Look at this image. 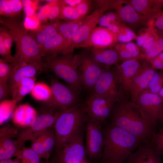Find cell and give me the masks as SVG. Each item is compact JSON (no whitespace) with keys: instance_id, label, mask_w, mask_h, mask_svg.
Returning a JSON list of instances; mask_svg holds the SVG:
<instances>
[{"instance_id":"8","label":"cell","mask_w":163,"mask_h":163,"mask_svg":"<svg viewBox=\"0 0 163 163\" xmlns=\"http://www.w3.org/2000/svg\"><path fill=\"white\" fill-rule=\"evenodd\" d=\"M91 94L101 96L117 102L127 100L114 70L105 69L97 81Z\"/></svg>"},{"instance_id":"39","label":"cell","mask_w":163,"mask_h":163,"mask_svg":"<svg viewBox=\"0 0 163 163\" xmlns=\"http://www.w3.org/2000/svg\"><path fill=\"white\" fill-rule=\"evenodd\" d=\"M117 41L121 43H127L136 39L137 35L129 27L124 25L121 27L117 34Z\"/></svg>"},{"instance_id":"30","label":"cell","mask_w":163,"mask_h":163,"mask_svg":"<svg viewBox=\"0 0 163 163\" xmlns=\"http://www.w3.org/2000/svg\"><path fill=\"white\" fill-rule=\"evenodd\" d=\"M22 0H0V14L11 18H14L23 8Z\"/></svg>"},{"instance_id":"54","label":"cell","mask_w":163,"mask_h":163,"mask_svg":"<svg viewBox=\"0 0 163 163\" xmlns=\"http://www.w3.org/2000/svg\"><path fill=\"white\" fill-rule=\"evenodd\" d=\"M110 23V21L106 15L104 14L99 18L98 24L100 26L107 28Z\"/></svg>"},{"instance_id":"47","label":"cell","mask_w":163,"mask_h":163,"mask_svg":"<svg viewBox=\"0 0 163 163\" xmlns=\"http://www.w3.org/2000/svg\"><path fill=\"white\" fill-rule=\"evenodd\" d=\"M123 44L126 49L134 58L138 57L140 54V49L136 44L131 42L123 43Z\"/></svg>"},{"instance_id":"59","label":"cell","mask_w":163,"mask_h":163,"mask_svg":"<svg viewBox=\"0 0 163 163\" xmlns=\"http://www.w3.org/2000/svg\"><path fill=\"white\" fill-rule=\"evenodd\" d=\"M40 163H56L54 160L52 161L45 160V161H41Z\"/></svg>"},{"instance_id":"46","label":"cell","mask_w":163,"mask_h":163,"mask_svg":"<svg viewBox=\"0 0 163 163\" xmlns=\"http://www.w3.org/2000/svg\"><path fill=\"white\" fill-rule=\"evenodd\" d=\"M151 138L159 149L161 151L163 150V129H161L157 133L154 132Z\"/></svg>"},{"instance_id":"41","label":"cell","mask_w":163,"mask_h":163,"mask_svg":"<svg viewBox=\"0 0 163 163\" xmlns=\"http://www.w3.org/2000/svg\"><path fill=\"white\" fill-rule=\"evenodd\" d=\"M0 40L2 41L6 50L11 53V48L13 42V39L8 31L2 27L0 28Z\"/></svg>"},{"instance_id":"28","label":"cell","mask_w":163,"mask_h":163,"mask_svg":"<svg viewBox=\"0 0 163 163\" xmlns=\"http://www.w3.org/2000/svg\"><path fill=\"white\" fill-rule=\"evenodd\" d=\"M28 31V32L35 40L39 47L58 32L56 23L40 25L35 29Z\"/></svg>"},{"instance_id":"22","label":"cell","mask_w":163,"mask_h":163,"mask_svg":"<svg viewBox=\"0 0 163 163\" xmlns=\"http://www.w3.org/2000/svg\"><path fill=\"white\" fill-rule=\"evenodd\" d=\"M14 68L12 74L9 78L8 85L10 94L17 85L22 79L35 77L39 72H43L39 67L33 63L20 59H14Z\"/></svg>"},{"instance_id":"3","label":"cell","mask_w":163,"mask_h":163,"mask_svg":"<svg viewBox=\"0 0 163 163\" xmlns=\"http://www.w3.org/2000/svg\"><path fill=\"white\" fill-rule=\"evenodd\" d=\"M0 21L8 29L15 44L14 59H20L34 64L43 71L48 69L40 55L39 46L23 24L14 18H1Z\"/></svg>"},{"instance_id":"48","label":"cell","mask_w":163,"mask_h":163,"mask_svg":"<svg viewBox=\"0 0 163 163\" xmlns=\"http://www.w3.org/2000/svg\"><path fill=\"white\" fill-rule=\"evenodd\" d=\"M0 54L3 57L2 59L5 62L11 63H14V56L6 50L2 40H0Z\"/></svg>"},{"instance_id":"40","label":"cell","mask_w":163,"mask_h":163,"mask_svg":"<svg viewBox=\"0 0 163 163\" xmlns=\"http://www.w3.org/2000/svg\"><path fill=\"white\" fill-rule=\"evenodd\" d=\"M62 0H54L50 4L48 19L52 20L59 19L61 14Z\"/></svg>"},{"instance_id":"4","label":"cell","mask_w":163,"mask_h":163,"mask_svg":"<svg viewBox=\"0 0 163 163\" xmlns=\"http://www.w3.org/2000/svg\"><path fill=\"white\" fill-rule=\"evenodd\" d=\"M85 114L84 107L79 104L61 112L53 127L56 152L84 129L86 118Z\"/></svg>"},{"instance_id":"18","label":"cell","mask_w":163,"mask_h":163,"mask_svg":"<svg viewBox=\"0 0 163 163\" xmlns=\"http://www.w3.org/2000/svg\"><path fill=\"white\" fill-rule=\"evenodd\" d=\"M112 9H115L123 23L129 28H136L147 24L150 20L146 17L138 13L129 0H112Z\"/></svg>"},{"instance_id":"16","label":"cell","mask_w":163,"mask_h":163,"mask_svg":"<svg viewBox=\"0 0 163 163\" xmlns=\"http://www.w3.org/2000/svg\"><path fill=\"white\" fill-rule=\"evenodd\" d=\"M141 55L116 65L113 69L121 87L125 94H130L133 78L141 67L143 61Z\"/></svg>"},{"instance_id":"57","label":"cell","mask_w":163,"mask_h":163,"mask_svg":"<svg viewBox=\"0 0 163 163\" xmlns=\"http://www.w3.org/2000/svg\"><path fill=\"white\" fill-rule=\"evenodd\" d=\"M22 2L24 8L30 7H31L34 8L33 6V1L30 0H22Z\"/></svg>"},{"instance_id":"31","label":"cell","mask_w":163,"mask_h":163,"mask_svg":"<svg viewBox=\"0 0 163 163\" xmlns=\"http://www.w3.org/2000/svg\"><path fill=\"white\" fill-rule=\"evenodd\" d=\"M130 4L139 14L152 20L158 11H155L150 7L149 0H129Z\"/></svg>"},{"instance_id":"51","label":"cell","mask_w":163,"mask_h":163,"mask_svg":"<svg viewBox=\"0 0 163 163\" xmlns=\"http://www.w3.org/2000/svg\"><path fill=\"white\" fill-rule=\"evenodd\" d=\"M148 61L154 69L163 70V62L157 56Z\"/></svg>"},{"instance_id":"19","label":"cell","mask_w":163,"mask_h":163,"mask_svg":"<svg viewBox=\"0 0 163 163\" xmlns=\"http://www.w3.org/2000/svg\"><path fill=\"white\" fill-rule=\"evenodd\" d=\"M117 34L107 28L97 27L85 41L76 48H96L102 49L112 48L117 42Z\"/></svg>"},{"instance_id":"34","label":"cell","mask_w":163,"mask_h":163,"mask_svg":"<svg viewBox=\"0 0 163 163\" xmlns=\"http://www.w3.org/2000/svg\"><path fill=\"white\" fill-rule=\"evenodd\" d=\"M17 102L15 100L6 99L0 103V125H2L10 117Z\"/></svg>"},{"instance_id":"62","label":"cell","mask_w":163,"mask_h":163,"mask_svg":"<svg viewBox=\"0 0 163 163\" xmlns=\"http://www.w3.org/2000/svg\"><path fill=\"white\" fill-rule=\"evenodd\" d=\"M81 163H87L85 159Z\"/></svg>"},{"instance_id":"29","label":"cell","mask_w":163,"mask_h":163,"mask_svg":"<svg viewBox=\"0 0 163 163\" xmlns=\"http://www.w3.org/2000/svg\"><path fill=\"white\" fill-rule=\"evenodd\" d=\"M36 80L35 77L21 80L11 93L12 99L17 102L21 101L26 95L30 93L35 84Z\"/></svg>"},{"instance_id":"49","label":"cell","mask_w":163,"mask_h":163,"mask_svg":"<svg viewBox=\"0 0 163 163\" xmlns=\"http://www.w3.org/2000/svg\"><path fill=\"white\" fill-rule=\"evenodd\" d=\"M50 5L49 3L42 7L36 14L40 21H45L48 19Z\"/></svg>"},{"instance_id":"50","label":"cell","mask_w":163,"mask_h":163,"mask_svg":"<svg viewBox=\"0 0 163 163\" xmlns=\"http://www.w3.org/2000/svg\"><path fill=\"white\" fill-rule=\"evenodd\" d=\"M10 94V88L7 84L0 83V100L2 101Z\"/></svg>"},{"instance_id":"9","label":"cell","mask_w":163,"mask_h":163,"mask_svg":"<svg viewBox=\"0 0 163 163\" xmlns=\"http://www.w3.org/2000/svg\"><path fill=\"white\" fill-rule=\"evenodd\" d=\"M75 63L82 85L92 90L101 75L106 69L97 62L91 53H82L75 55Z\"/></svg>"},{"instance_id":"11","label":"cell","mask_w":163,"mask_h":163,"mask_svg":"<svg viewBox=\"0 0 163 163\" xmlns=\"http://www.w3.org/2000/svg\"><path fill=\"white\" fill-rule=\"evenodd\" d=\"M99 5L91 14L83 19L72 40L68 53H73L78 45L88 39L97 27L101 16L106 11L111 9L109 0L103 1Z\"/></svg>"},{"instance_id":"10","label":"cell","mask_w":163,"mask_h":163,"mask_svg":"<svg viewBox=\"0 0 163 163\" xmlns=\"http://www.w3.org/2000/svg\"><path fill=\"white\" fill-rule=\"evenodd\" d=\"M133 103L143 117L155 127L163 111V99L146 90Z\"/></svg>"},{"instance_id":"52","label":"cell","mask_w":163,"mask_h":163,"mask_svg":"<svg viewBox=\"0 0 163 163\" xmlns=\"http://www.w3.org/2000/svg\"><path fill=\"white\" fill-rule=\"evenodd\" d=\"M151 8L155 11L161 10L163 8V0H149Z\"/></svg>"},{"instance_id":"42","label":"cell","mask_w":163,"mask_h":163,"mask_svg":"<svg viewBox=\"0 0 163 163\" xmlns=\"http://www.w3.org/2000/svg\"><path fill=\"white\" fill-rule=\"evenodd\" d=\"M158 33H163V10L158 11L151 20Z\"/></svg>"},{"instance_id":"20","label":"cell","mask_w":163,"mask_h":163,"mask_svg":"<svg viewBox=\"0 0 163 163\" xmlns=\"http://www.w3.org/2000/svg\"><path fill=\"white\" fill-rule=\"evenodd\" d=\"M156 72L150 63L145 59L135 75L131 86L130 94L131 101L134 102L140 94L147 89Z\"/></svg>"},{"instance_id":"36","label":"cell","mask_w":163,"mask_h":163,"mask_svg":"<svg viewBox=\"0 0 163 163\" xmlns=\"http://www.w3.org/2000/svg\"><path fill=\"white\" fill-rule=\"evenodd\" d=\"M59 19H63L65 21H73L83 19L80 17L75 8L67 5L63 0H62L61 12Z\"/></svg>"},{"instance_id":"23","label":"cell","mask_w":163,"mask_h":163,"mask_svg":"<svg viewBox=\"0 0 163 163\" xmlns=\"http://www.w3.org/2000/svg\"><path fill=\"white\" fill-rule=\"evenodd\" d=\"M37 115L33 107L28 104H24L16 108L13 114L12 121L18 127H26L31 124Z\"/></svg>"},{"instance_id":"12","label":"cell","mask_w":163,"mask_h":163,"mask_svg":"<svg viewBox=\"0 0 163 163\" xmlns=\"http://www.w3.org/2000/svg\"><path fill=\"white\" fill-rule=\"evenodd\" d=\"M84 129L79 132L59 151L54 160L56 163H81L87 154L84 143Z\"/></svg>"},{"instance_id":"32","label":"cell","mask_w":163,"mask_h":163,"mask_svg":"<svg viewBox=\"0 0 163 163\" xmlns=\"http://www.w3.org/2000/svg\"><path fill=\"white\" fill-rule=\"evenodd\" d=\"M158 34L159 37L158 40L141 53L142 57L148 61L163 52V33Z\"/></svg>"},{"instance_id":"25","label":"cell","mask_w":163,"mask_h":163,"mask_svg":"<svg viewBox=\"0 0 163 163\" xmlns=\"http://www.w3.org/2000/svg\"><path fill=\"white\" fill-rule=\"evenodd\" d=\"M90 53L95 60L103 66H105L106 69H109L110 66L118 64L121 60L114 48H90Z\"/></svg>"},{"instance_id":"5","label":"cell","mask_w":163,"mask_h":163,"mask_svg":"<svg viewBox=\"0 0 163 163\" xmlns=\"http://www.w3.org/2000/svg\"><path fill=\"white\" fill-rule=\"evenodd\" d=\"M75 57L73 53H68L43 57V60L48 69L79 92L82 84Z\"/></svg>"},{"instance_id":"14","label":"cell","mask_w":163,"mask_h":163,"mask_svg":"<svg viewBox=\"0 0 163 163\" xmlns=\"http://www.w3.org/2000/svg\"><path fill=\"white\" fill-rule=\"evenodd\" d=\"M16 126L7 124L0 129V161L17 157L23 148L18 139L19 129Z\"/></svg>"},{"instance_id":"2","label":"cell","mask_w":163,"mask_h":163,"mask_svg":"<svg viewBox=\"0 0 163 163\" xmlns=\"http://www.w3.org/2000/svg\"><path fill=\"white\" fill-rule=\"evenodd\" d=\"M110 118L111 124L142 141L150 137L154 127L141 115L135 104L127 100L117 102Z\"/></svg>"},{"instance_id":"55","label":"cell","mask_w":163,"mask_h":163,"mask_svg":"<svg viewBox=\"0 0 163 163\" xmlns=\"http://www.w3.org/2000/svg\"><path fill=\"white\" fill-rule=\"evenodd\" d=\"M82 0H64L63 1L67 5L75 8Z\"/></svg>"},{"instance_id":"63","label":"cell","mask_w":163,"mask_h":163,"mask_svg":"<svg viewBox=\"0 0 163 163\" xmlns=\"http://www.w3.org/2000/svg\"><path fill=\"white\" fill-rule=\"evenodd\" d=\"M161 152V154L163 155V150H162Z\"/></svg>"},{"instance_id":"61","label":"cell","mask_w":163,"mask_h":163,"mask_svg":"<svg viewBox=\"0 0 163 163\" xmlns=\"http://www.w3.org/2000/svg\"><path fill=\"white\" fill-rule=\"evenodd\" d=\"M159 121L163 123V111L160 117Z\"/></svg>"},{"instance_id":"53","label":"cell","mask_w":163,"mask_h":163,"mask_svg":"<svg viewBox=\"0 0 163 163\" xmlns=\"http://www.w3.org/2000/svg\"><path fill=\"white\" fill-rule=\"evenodd\" d=\"M124 25H125L115 22H111L107 28L113 33L117 34L121 27Z\"/></svg>"},{"instance_id":"26","label":"cell","mask_w":163,"mask_h":163,"mask_svg":"<svg viewBox=\"0 0 163 163\" xmlns=\"http://www.w3.org/2000/svg\"><path fill=\"white\" fill-rule=\"evenodd\" d=\"M83 19L56 23L58 32L62 36L65 40V54L68 53L72 40Z\"/></svg>"},{"instance_id":"44","label":"cell","mask_w":163,"mask_h":163,"mask_svg":"<svg viewBox=\"0 0 163 163\" xmlns=\"http://www.w3.org/2000/svg\"><path fill=\"white\" fill-rule=\"evenodd\" d=\"M40 22L36 15H34L30 17L26 16L24 26L27 30H33L37 28L40 25Z\"/></svg>"},{"instance_id":"37","label":"cell","mask_w":163,"mask_h":163,"mask_svg":"<svg viewBox=\"0 0 163 163\" xmlns=\"http://www.w3.org/2000/svg\"><path fill=\"white\" fill-rule=\"evenodd\" d=\"M163 87V72H156L153 75L147 90L158 94Z\"/></svg>"},{"instance_id":"21","label":"cell","mask_w":163,"mask_h":163,"mask_svg":"<svg viewBox=\"0 0 163 163\" xmlns=\"http://www.w3.org/2000/svg\"><path fill=\"white\" fill-rule=\"evenodd\" d=\"M30 141V148L41 158L48 160L56 145V137L53 127L47 128Z\"/></svg>"},{"instance_id":"33","label":"cell","mask_w":163,"mask_h":163,"mask_svg":"<svg viewBox=\"0 0 163 163\" xmlns=\"http://www.w3.org/2000/svg\"><path fill=\"white\" fill-rule=\"evenodd\" d=\"M30 93L35 99L46 102L50 100L52 94L50 87L41 83L35 84Z\"/></svg>"},{"instance_id":"38","label":"cell","mask_w":163,"mask_h":163,"mask_svg":"<svg viewBox=\"0 0 163 163\" xmlns=\"http://www.w3.org/2000/svg\"><path fill=\"white\" fill-rule=\"evenodd\" d=\"M14 64L6 62L0 59V83L7 84V82L12 74Z\"/></svg>"},{"instance_id":"27","label":"cell","mask_w":163,"mask_h":163,"mask_svg":"<svg viewBox=\"0 0 163 163\" xmlns=\"http://www.w3.org/2000/svg\"><path fill=\"white\" fill-rule=\"evenodd\" d=\"M148 27L140 30L136 40V44L142 53L149 46L157 41L159 37L158 32L151 21Z\"/></svg>"},{"instance_id":"60","label":"cell","mask_w":163,"mask_h":163,"mask_svg":"<svg viewBox=\"0 0 163 163\" xmlns=\"http://www.w3.org/2000/svg\"><path fill=\"white\" fill-rule=\"evenodd\" d=\"M157 56L163 62V52L160 53Z\"/></svg>"},{"instance_id":"58","label":"cell","mask_w":163,"mask_h":163,"mask_svg":"<svg viewBox=\"0 0 163 163\" xmlns=\"http://www.w3.org/2000/svg\"><path fill=\"white\" fill-rule=\"evenodd\" d=\"M11 163H21L19 158L16 157V158L14 160H12Z\"/></svg>"},{"instance_id":"43","label":"cell","mask_w":163,"mask_h":163,"mask_svg":"<svg viewBox=\"0 0 163 163\" xmlns=\"http://www.w3.org/2000/svg\"><path fill=\"white\" fill-rule=\"evenodd\" d=\"M114 49L118 53L121 60L124 61L134 58L125 48L123 43H117Z\"/></svg>"},{"instance_id":"56","label":"cell","mask_w":163,"mask_h":163,"mask_svg":"<svg viewBox=\"0 0 163 163\" xmlns=\"http://www.w3.org/2000/svg\"><path fill=\"white\" fill-rule=\"evenodd\" d=\"M24 12L26 16L30 17L34 15L35 8L32 7H30L24 8Z\"/></svg>"},{"instance_id":"17","label":"cell","mask_w":163,"mask_h":163,"mask_svg":"<svg viewBox=\"0 0 163 163\" xmlns=\"http://www.w3.org/2000/svg\"><path fill=\"white\" fill-rule=\"evenodd\" d=\"M161 154L150 137L140 142L124 163H162Z\"/></svg>"},{"instance_id":"24","label":"cell","mask_w":163,"mask_h":163,"mask_svg":"<svg viewBox=\"0 0 163 163\" xmlns=\"http://www.w3.org/2000/svg\"><path fill=\"white\" fill-rule=\"evenodd\" d=\"M65 41L62 36L58 32L39 47L41 56L58 55L65 54Z\"/></svg>"},{"instance_id":"35","label":"cell","mask_w":163,"mask_h":163,"mask_svg":"<svg viewBox=\"0 0 163 163\" xmlns=\"http://www.w3.org/2000/svg\"><path fill=\"white\" fill-rule=\"evenodd\" d=\"M21 163H40L41 158L31 148H23L18 156Z\"/></svg>"},{"instance_id":"64","label":"cell","mask_w":163,"mask_h":163,"mask_svg":"<svg viewBox=\"0 0 163 163\" xmlns=\"http://www.w3.org/2000/svg\"></svg>"},{"instance_id":"45","label":"cell","mask_w":163,"mask_h":163,"mask_svg":"<svg viewBox=\"0 0 163 163\" xmlns=\"http://www.w3.org/2000/svg\"><path fill=\"white\" fill-rule=\"evenodd\" d=\"M90 1L82 0V2L75 8L81 18L83 19L88 12L90 5Z\"/></svg>"},{"instance_id":"15","label":"cell","mask_w":163,"mask_h":163,"mask_svg":"<svg viewBox=\"0 0 163 163\" xmlns=\"http://www.w3.org/2000/svg\"><path fill=\"white\" fill-rule=\"evenodd\" d=\"M116 103L114 100L91 94L84 108L87 118L101 123L109 117Z\"/></svg>"},{"instance_id":"7","label":"cell","mask_w":163,"mask_h":163,"mask_svg":"<svg viewBox=\"0 0 163 163\" xmlns=\"http://www.w3.org/2000/svg\"><path fill=\"white\" fill-rule=\"evenodd\" d=\"M50 88L52 96L47 102L46 107L62 111L78 104L77 102L79 92L70 85L52 78Z\"/></svg>"},{"instance_id":"1","label":"cell","mask_w":163,"mask_h":163,"mask_svg":"<svg viewBox=\"0 0 163 163\" xmlns=\"http://www.w3.org/2000/svg\"><path fill=\"white\" fill-rule=\"evenodd\" d=\"M104 132V143L101 163H124L142 141L111 124Z\"/></svg>"},{"instance_id":"6","label":"cell","mask_w":163,"mask_h":163,"mask_svg":"<svg viewBox=\"0 0 163 163\" xmlns=\"http://www.w3.org/2000/svg\"><path fill=\"white\" fill-rule=\"evenodd\" d=\"M62 111L46 107L37 114L30 125L21 128L18 139L21 145L23 146L27 141L31 140L47 128L53 127Z\"/></svg>"},{"instance_id":"13","label":"cell","mask_w":163,"mask_h":163,"mask_svg":"<svg viewBox=\"0 0 163 163\" xmlns=\"http://www.w3.org/2000/svg\"><path fill=\"white\" fill-rule=\"evenodd\" d=\"M86 122L87 155L92 160L100 159L104 143V132L101 123L87 117Z\"/></svg>"}]
</instances>
